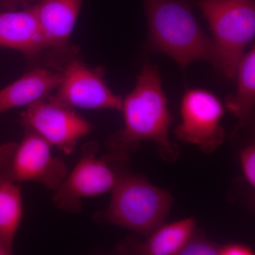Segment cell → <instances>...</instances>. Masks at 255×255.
I'll return each mask as SVG.
<instances>
[{
  "instance_id": "4",
  "label": "cell",
  "mask_w": 255,
  "mask_h": 255,
  "mask_svg": "<svg viewBox=\"0 0 255 255\" xmlns=\"http://www.w3.org/2000/svg\"><path fill=\"white\" fill-rule=\"evenodd\" d=\"M212 33L216 69L235 78L236 68L255 36V0H197Z\"/></svg>"
},
{
  "instance_id": "7",
  "label": "cell",
  "mask_w": 255,
  "mask_h": 255,
  "mask_svg": "<svg viewBox=\"0 0 255 255\" xmlns=\"http://www.w3.org/2000/svg\"><path fill=\"white\" fill-rule=\"evenodd\" d=\"M226 112L224 103L213 92L189 89L181 99L182 120L174 134L178 140L196 146L204 153H213L226 139L221 125Z\"/></svg>"
},
{
  "instance_id": "1",
  "label": "cell",
  "mask_w": 255,
  "mask_h": 255,
  "mask_svg": "<svg viewBox=\"0 0 255 255\" xmlns=\"http://www.w3.org/2000/svg\"><path fill=\"white\" fill-rule=\"evenodd\" d=\"M121 111L124 127L107 140V153L128 162L142 142L152 141L165 162L177 160L180 150L169 138L172 117L157 66L150 63L144 65L135 87L123 100Z\"/></svg>"
},
{
  "instance_id": "9",
  "label": "cell",
  "mask_w": 255,
  "mask_h": 255,
  "mask_svg": "<svg viewBox=\"0 0 255 255\" xmlns=\"http://www.w3.org/2000/svg\"><path fill=\"white\" fill-rule=\"evenodd\" d=\"M60 73L56 94L50 97L56 102L72 108L122 110L123 99L107 86L102 70L90 68L74 60Z\"/></svg>"
},
{
  "instance_id": "19",
  "label": "cell",
  "mask_w": 255,
  "mask_h": 255,
  "mask_svg": "<svg viewBox=\"0 0 255 255\" xmlns=\"http://www.w3.org/2000/svg\"><path fill=\"white\" fill-rule=\"evenodd\" d=\"M39 0H0V9L13 11L18 7H29Z\"/></svg>"
},
{
  "instance_id": "10",
  "label": "cell",
  "mask_w": 255,
  "mask_h": 255,
  "mask_svg": "<svg viewBox=\"0 0 255 255\" xmlns=\"http://www.w3.org/2000/svg\"><path fill=\"white\" fill-rule=\"evenodd\" d=\"M196 231L194 218L162 225L142 242L131 236L119 243L115 253L122 255H179Z\"/></svg>"
},
{
  "instance_id": "16",
  "label": "cell",
  "mask_w": 255,
  "mask_h": 255,
  "mask_svg": "<svg viewBox=\"0 0 255 255\" xmlns=\"http://www.w3.org/2000/svg\"><path fill=\"white\" fill-rule=\"evenodd\" d=\"M219 247L196 231L179 255H219Z\"/></svg>"
},
{
  "instance_id": "17",
  "label": "cell",
  "mask_w": 255,
  "mask_h": 255,
  "mask_svg": "<svg viewBox=\"0 0 255 255\" xmlns=\"http://www.w3.org/2000/svg\"><path fill=\"white\" fill-rule=\"evenodd\" d=\"M241 164L243 177L253 189L255 187V145L249 144L242 150Z\"/></svg>"
},
{
  "instance_id": "8",
  "label": "cell",
  "mask_w": 255,
  "mask_h": 255,
  "mask_svg": "<svg viewBox=\"0 0 255 255\" xmlns=\"http://www.w3.org/2000/svg\"><path fill=\"white\" fill-rule=\"evenodd\" d=\"M20 122L25 130L35 132L66 155H72L80 139L94 130V126L74 108L50 97L27 107L21 114Z\"/></svg>"
},
{
  "instance_id": "3",
  "label": "cell",
  "mask_w": 255,
  "mask_h": 255,
  "mask_svg": "<svg viewBox=\"0 0 255 255\" xmlns=\"http://www.w3.org/2000/svg\"><path fill=\"white\" fill-rule=\"evenodd\" d=\"M111 194L110 205L96 213L93 221L124 228L145 238L165 223L173 203L169 191L128 171Z\"/></svg>"
},
{
  "instance_id": "11",
  "label": "cell",
  "mask_w": 255,
  "mask_h": 255,
  "mask_svg": "<svg viewBox=\"0 0 255 255\" xmlns=\"http://www.w3.org/2000/svg\"><path fill=\"white\" fill-rule=\"evenodd\" d=\"M82 0H39L32 6L46 46L64 50L73 32Z\"/></svg>"
},
{
  "instance_id": "18",
  "label": "cell",
  "mask_w": 255,
  "mask_h": 255,
  "mask_svg": "<svg viewBox=\"0 0 255 255\" xmlns=\"http://www.w3.org/2000/svg\"><path fill=\"white\" fill-rule=\"evenodd\" d=\"M255 251L251 247L242 243H228L220 246L219 255H253Z\"/></svg>"
},
{
  "instance_id": "15",
  "label": "cell",
  "mask_w": 255,
  "mask_h": 255,
  "mask_svg": "<svg viewBox=\"0 0 255 255\" xmlns=\"http://www.w3.org/2000/svg\"><path fill=\"white\" fill-rule=\"evenodd\" d=\"M23 214L20 184L0 170V233L14 243Z\"/></svg>"
},
{
  "instance_id": "20",
  "label": "cell",
  "mask_w": 255,
  "mask_h": 255,
  "mask_svg": "<svg viewBox=\"0 0 255 255\" xmlns=\"http://www.w3.org/2000/svg\"><path fill=\"white\" fill-rule=\"evenodd\" d=\"M14 243L8 241L0 233V255L12 254Z\"/></svg>"
},
{
  "instance_id": "14",
  "label": "cell",
  "mask_w": 255,
  "mask_h": 255,
  "mask_svg": "<svg viewBox=\"0 0 255 255\" xmlns=\"http://www.w3.org/2000/svg\"><path fill=\"white\" fill-rule=\"evenodd\" d=\"M236 92L226 97L224 105L238 119V131L243 128L253 127L255 122V44L242 56L236 68Z\"/></svg>"
},
{
  "instance_id": "13",
  "label": "cell",
  "mask_w": 255,
  "mask_h": 255,
  "mask_svg": "<svg viewBox=\"0 0 255 255\" xmlns=\"http://www.w3.org/2000/svg\"><path fill=\"white\" fill-rule=\"evenodd\" d=\"M61 81V73L37 68L0 90V114L46 100Z\"/></svg>"
},
{
  "instance_id": "2",
  "label": "cell",
  "mask_w": 255,
  "mask_h": 255,
  "mask_svg": "<svg viewBox=\"0 0 255 255\" xmlns=\"http://www.w3.org/2000/svg\"><path fill=\"white\" fill-rule=\"evenodd\" d=\"M148 23L147 47L170 57L182 69L198 60L217 66L212 38L206 36L188 0H142Z\"/></svg>"
},
{
  "instance_id": "6",
  "label": "cell",
  "mask_w": 255,
  "mask_h": 255,
  "mask_svg": "<svg viewBox=\"0 0 255 255\" xmlns=\"http://www.w3.org/2000/svg\"><path fill=\"white\" fill-rule=\"evenodd\" d=\"M52 147L31 130L18 142L0 145V170L18 184L34 182L54 191L68 172L66 164L53 155Z\"/></svg>"
},
{
  "instance_id": "5",
  "label": "cell",
  "mask_w": 255,
  "mask_h": 255,
  "mask_svg": "<svg viewBox=\"0 0 255 255\" xmlns=\"http://www.w3.org/2000/svg\"><path fill=\"white\" fill-rule=\"evenodd\" d=\"M100 146L90 141L82 146L78 162L53 191V205L65 212L79 214L82 201L111 193L128 172L125 161L110 154L99 157Z\"/></svg>"
},
{
  "instance_id": "12",
  "label": "cell",
  "mask_w": 255,
  "mask_h": 255,
  "mask_svg": "<svg viewBox=\"0 0 255 255\" xmlns=\"http://www.w3.org/2000/svg\"><path fill=\"white\" fill-rule=\"evenodd\" d=\"M0 47L18 50L30 58L47 47L32 6L21 11H0Z\"/></svg>"
}]
</instances>
